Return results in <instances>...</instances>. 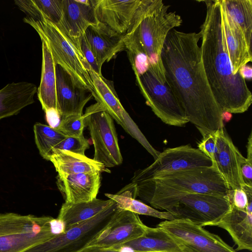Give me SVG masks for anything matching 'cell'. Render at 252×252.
I'll use <instances>...</instances> for the list:
<instances>
[{"label": "cell", "instance_id": "1", "mask_svg": "<svg viewBox=\"0 0 252 252\" xmlns=\"http://www.w3.org/2000/svg\"><path fill=\"white\" fill-rule=\"evenodd\" d=\"M200 32L175 29L167 34L161 53L165 80L189 121L202 136L223 127L222 112L214 97L203 68Z\"/></svg>", "mask_w": 252, "mask_h": 252}, {"label": "cell", "instance_id": "2", "mask_svg": "<svg viewBox=\"0 0 252 252\" xmlns=\"http://www.w3.org/2000/svg\"><path fill=\"white\" fill-rule=\"evenodd\" d=\"M201 1L206 6V14L199 32L200 49L209 85L222 112H245L252 103V94L240 73H233L225 44L221 0Z\"/></svg>", "mask_w": 252, "mask_h": 252}, {"label": "cell", "instance_id": "3", "mask_svg": "<svg viewBox=\"0 0 252 252\" xmlns=\"http://www.w3.org/2000/svg\"><path fill=\"white\" fill-rule=\"evenodd\" d=\"M169 7L162 0H142L124 38L126 50L145 55L147 70L162 83L166 80L161 50L169 32L183 22L175 12L168 11Z\"/></svg>", "mask_w": 252, "mask_h": 252}, {"label": "cell", "instance_id": "4", "mask_svg": "<svg viewBox=\"0 0 252 252\" xmlns=\"http://www.w3.org/2000/svg\"><path fill=\"white\" fill-rule=\"evenodd\" d=\"M134 184L137 196L151 207L164 210L176 219L187 220L202 227L210 226L230 208L227 195L175 192L151 180Z\"/></svg>", "mask_w": 252, "mask_h": 252}, {"label": "cell", "instance_id": "5", "mask_svg": "<svg viewBox=\"0 0 252 252\" xmlns=\"http://www.w3.org/2000/svg\"><path fill=\"white\" fill-rule=\"evenodd\" d=\"M64 231L63 223L50 216L0 213V252H23Z\"/></svg>", "mask_w": 252, "mask_h": 252}, {"label": "cell", "instance_id": "6", "mask_svg": "<svg viewBox=\"0 0 252 252\" xmlns=\"http://www.w3.org/2000/svg\"><path fill=\"white\" fill-rule=\"evenodd\" d=\"M25 23L31 26L41 40L47 44L56 64L66 70L78 82L94 93L92 78L88 71L90 67L82 53L53 24L43 19L34 20L26 16Z\"/></svg>", "mask_w": 252, "mask_h": 252}, {"label": "cell", "instance_id": "7", "mask_svg": "<svg viewBox=\"0 0 252 252\" xmlns=\"http://www.w3.org/2000/svg\"><path fill=\"white\" fill-rule=\"evenodd\" d=\"M83 116L94 146L93 159L107 168L121 164L123 157L112 118L97 102L87 107Z\"/></svg>", "mask_w": 252, "mask_h": 252}, {"label": "cell", "instance_id": "8", "mask_svg": "<svg viewBox=\"0 0 252 252\" xmlns=\"http://www.w3.org/2000/svg\"><path fill=\"white\" fill-rule=\"evenodd\" d=\"M119 209L114 201L94 217L23 252H79L108 225Z\"/></svg>", "mask_w": 252, "mask_h": 252}, {"label": "cell", "instance_id": "9", "mask_svg": "<svg viewBox=\"0 0 252 252\" xmlns=\"http://www.w3.org/2000/svg\"><path fill=\"white\" fill-rule=\"evenodd\" d=\"M175 192L227 196L230 189L213 165L170 173L152 179Z\"/></svg>", "mask_w": 252, "mask_h": 252}, {"label": "cell", "instance_id": "10", "mask_svg": "<svg viewBox=\"0 0 252 252\" xmlns=\"http://www.w3.org/2000/svg\"><path fill=\"white\" fill-rule=\"evenodd\" d=\"M136 83L146 103L163 123L183 126L188 123L187 116L166 81L160 82L149 70L135 74Z\"/></svg>", "mask_w": 252, "mask_h": 252}, {"label": "cell", "instance_id": "11", "mask_svg": "<svg viewBox=\"0 0 252 252\" xmlns=\"http://www.w3.org/2000/svg\"><path fill=\"white\" fill-rule=\"evenodd\" d=\"M157 226L169 234L182 252H236L218 235L187 220H165Z\"/></svg>", "mask_w": 252, "mask_h": 252}, {"label": "cell", "instance_id": "12", "mask_svg": "<svg viewBox=\"0 0 252 252\" xmlns=\"http://www.w3.org/2000/svg\"><path fill=\"white\" fill-rule=\"evenodd\" d=\"M212 165L210 158L189 144L168 148L160 153L151 165L135 171L131 183L154 179L182 170Z\"/></svg>", "mask_w": 252, "mask_h": 252}, {"label": "cell", "instance_id": "13", "mask_svg": "<svg viewBox=\"0 0 252 252\" xmlns=\"http://www.w3.org/2000/svg\"><path fill=\"white\" fill-rule=\"evenodd\" d=\"M88 71L94 87V98L124 130L136 139L149 153L154 148L122 106L113 82L94 71L90 67Z\"/></svg>", "mask_w": 252, "mask_h": 252}, {"label": "cell", "instance_id": "14", "mask_svg": "<svg viewBox=\"0 0 252 252\" xmlns=\"http://www.w3.org/2000/svg\"><path fill=\"white\" fill-rule=\"evenodd\" d=\"M148 227L138 214L119 209L108 225L88 246L119 247L142 236Z\"/></svg>", "mask_w": 252, "mask_h": 252}, {"label": "cell", "instance_id": "15", "mask_svg": "<svg viewBox=\"0 0 252 252\" xmlns=\"http://www.w3.org/2000/svg\"><path fill=\"white\" fill-rule=\"evenodd\" d=\"M63 17L57 28L79 51V42L90 26L99 23L93 0H62Z\"/></svg>", "mask_w": 252, "mask_h": 252}, {"label": "cell", "instance_id": "16", "mask_svg": "<svg viewBox=\"0 0 252 252\" xmlns=\"http://www.w3.org/2000/svg\"><path fill=\"white\" fill-rule=\"evenodd\" d=\"M246 193L248 204L245 209L236 208L230 204V209L219 220L211 223L225 230L237 245L236 251H252V187L242 185Z\"/></svg>", "mask_w": 252, "mask_h": 252}, {"label": "cell", "instance_id": "17", "mask_svg": "<svg viewBox=\"0 0 252 252\" xmlns=\"http://www.w3.org/2000/svg\"><path fill=\"white\" fill-rule=\"evenodd\" d=\"M57 110L61 118L83 115V110L93 93L78 82L63 67L56 64Z\"/></svg>", "mask_w": 252, "mask_h": 252}, {"label": "cell", "instance_id": "18", "mask_svg": "<svg viewBox=\"0 0 252 252\" xmlns=\"http://www.w3.org/2000/svg\"><path fill=\"white\" fill-rule=\"evenodd\" d=\"M217 150L212 160L230 189H241L240 163L242 155L234 145L224 127L217 130Z\"/></svg>", "mask_w": 252, "mask_h": 252}, {"label": "cell", "instance_id": "19", "mask_svg": "<svg viewBox=\"0 0 252 252\" xmlns=\"http://www.w3.org/2000/svg\"><path fill=\"white\" fill-rule=\"evenodd\" d=\"M98 22L114 31L125 34L142 0H93Z\"/></svg>", "mask_w": 252, "mask_h": 252}, {"label": "cell", "instance_id": "20", "mask_svg": "<svg viewBox=\"0 0 252 252\" xmlns=\"http://www.w3.org/2000/svg\"><path fill=\"white\" fill-rule=\"evenodd\" d=\"M84 35L100 69L105 62L126 50L125 34L119 33L99 22L89 26Z\"/></svg>", "mask_w": 252, "mask_h": 252}, {"label": "cell", "instance_id": "21", "mask_svg": "<svg viewBox=\"0 0 252 252\" xmlns=\"http://www.w3.org/2000/svg\"><path fill=\"white\" fill-rule=\"evenodd\" d=\"M57 185L65 202H88L96 198L101 173L91 172L57 177Z\"/></svg>", "mask_w": 252, "mask_h": 252}, {"label": "cell", "instance_id": "22", "mask_svg": "<svg viewBox=\"0 0 252 252\" xmlns=\"http://www.w3.org/2000/svg\"><path fill=\"white\" fill-rule=\"evenodd\" d=\"M225 44L232 67L233 73H239L240 69L252 61L251 47L248 46L241 29L230 17L221 0Z\"/></svg>", "mask_w": 252, "mask_h": 252}, {"label": "cell", "instance_id": "23", "mask_svg": "<svg viewBox=\"0 0 252 252\" xmlns=\"http://www.w3.org/2000/svg\"><path fill=\"white\" fill-rule=\"evenodd\" d=\"M37 88L28 82H12L0 90V120L16 115L34 103Z\"/></svg>", "mask_w": 252, "mask_h": 252}, {"label": "cell", "instance_id": "24", "mask_svg": "<svg viewBox=\"0 0 252 252\" xmlns=\"http://www.w3.org/2000/svg\"><path fill=\"white\" fill-rule=\"evenodd\" d=\"M47 160L53 164L59 176L91 172H110L103 164L85 155L60 149L53 150Z\"/></svg>", "mask_w": 252, "mask_h": 252}, {"label": "cell", "instance_id": "25", "mask_svg": "<svg viewBox=\"0 0 252 252\" xmlns=\"http://www.w3.org/2000/svg\"><path fill=\"white\" fill-rule=\"evenodd\" d=\"M113 202L110 199L97 198L74 203L65 202L61 208L57 219L63 223L65 231L94 217Z\"/></svg>", "mask_w": 252, "mask_h": 252}, {"label": "cell", "instance_id": "26", "mask_svg": "<svg viewBox=\"0 0 252 252\" xmlns=\"http://www.w3.org/2000/svg\"><path fill=\"white\" fill-rule=\"evenodd\" d=\"M119 247L133 252H182L173 239L162 228L148 227L141 236Z\"/></svg>", "mask_w": 252, "mask_h": 252}, {"label": "cell", "instance_id": "27", "mask_svg": "<svg viewBox=\"0 0 252 252\" xmlns=\"http://www.w3.org/2000/svg\"><path fill=\"white\" fill-rule=\"evenodd\" d=\"M42 41V67L37 94L44 111L57 109L56 64L47 43Z\"/></svg>", "mask_w": 252, "mask_h": 252}, {"label": "cell", "instance_id": "28", "mask_svg": "<svg viewBox=\"0 0 252 252\" xmlns=\"http://www.w3.org/2000/svg\"><path fill=\"white\" fill-rule=\"evenodd\" d=\"M105 195L109 199L114 201L120 209L168 220L176 219L173 215L168 212L158 211L137 200V188L135 184L131 183L116 194L105 193Z\"/></svg>", "mask_w": 252, "mask_h": 252}, {"label": "cell", "instance_id": "29", "mask_svg": "<svg viewBox=\"0 0 252 252\" xmlns=\"http://www.w3.org/2000/svg\"><path fill=\"white\" fill-rule=\"evenodd\" d=\"M15 3L27 16L34 20L44 19L59 28L63 17L62 0H18Z\"/></svg>", "mask_w": 252, "mask_h": 252}, {"label": "cell", "instance_id": "30", "mask_svg": "<svg viewBox=\"0 0 252 252\" xmlns=\"http://www.w3.org/2000/svg\"><path fill=\"white\" fill-rule=\"evenodd\" d=\"M227 13L242 31L249 46L252 38V0H222Z\"/></svg>", "mask_w": 252, "mask_h": 252}, {"label": "cell", "instance_id": "31", "mask_svg": "<svg viewBox=\"0 0 252 252\" xmlns=\"http://www.w3.org/2000/svg\"><path fill=\"white\" fill-rule=\"evenodd\" d=\"M33 131L39 154L46 160L52 150L66 137L56 128L40 123L34 125Z\"/></svg>", "mask_w": 252, "mask_h": 252}, {"label": "cell", "instance_id": "32", "mask_svg": "<svg viewBox=\"0 0 252 252\" xmlns=\"http://www.w3.org/2000/svg\"><path fill=\"white\" fill-rule=\"evenodd\" d=\"M85 127L83 115H70L61 118L56 128L66 136L80 137Z\"/></svg>", "mask_w": 252, "mask_h": 252}, {"label": "cell", "instance_id": "33", "mask_svg": "<svg viewBox=\"0 0 252 252\" xmlns=\"http://www.w3.org/2000/svg\"><path fill=\"white\" fill-rule=\"evenodd\" d=\"M89 147L88 141L83 135L80 137L66 136L54 149H60L85 155L86 150L89 149Z\"/></svg>", "mask_w": 252, "mask_h": 252}, {"label": "cell", "instance_id": "34", "mask_svg": "<svg viewBox=\"0 0 252 252\" xmlns=\"http://www.w3.org/2000/svg\"><path fill=\"white\" fill-rule=\"evenodd\" d=\"M197 148L212 161L217 150V130L203 136L201 141L198 143Z\"/></svg>", "mask_w": 252, "mask_h": 252}, {"label": "cell", "instance_id": "35", "mask_svg": "<svg viewBox=\"0 0 252 252\" xmlns=\"http://www.w3.org/2000/svg\"><path fill=\"white\" fill-rule=\"evenodd\" d=\"M80 50L91 68L95 73L102 75L93 53L89 47L83 35L79 42Z\"/></svg>", "mask_w": 252, "mask_h": 252}, {"label": "cell", "instance_id": "36", "mask_svg": "<svg viewBox=\"0 0 252 252\" xmlns=\"http://www.w3.org/2000/svg\"><path fill=\"white\" fill-rule=\"evenodd\" d=\"M231 205L240 209H245L248 204L246 193L242 189H230L227 195Z\"/></svg>", "mask_w": 252, "mask_h": 252}, {"label": "cell", "instance_id": "37", "mask_svg": "<svg viewBox=\"0 0 252 252\" xmlns=\"http://www.w3.org/2000/svg\"><path fill=\"white\" fill-rule=\"evenodd\" d=\"M240 168L244 184L252 187V162L242 156L240 160Z\"/></svg>", "mask_w": 252, "mask_h": 252}, {"label": "cell", "instance_id": "38", "mask_svg": "<svg viewBox=\"0 0 252 252\" xmlns=\"http://www.w3.org/2000/svg\"><path fill=\"white\" fill-rule=\"evenodd\" d=\"M79 252H133L124 247H106L97 245L88 246Z\"/></svg>", "mask_w": 252, "mask_h": 252}, {"label": "cell", "instance_id": "39", "mask_svg": "<svg viewBox=\"0 0 252 252\" xmlns=\"http://www.w3.org/2000/svg\"><path fill=\"white\" fill-rule=\"evenodd\" d=\"M49 126L56 128L60 124L61 117L57 109H49L44 111Z\"/></svg>", "mask_w": 252, "mask_h": 252}, {"label": "cell", "instance_id": "40", "mask_svg": "<svg viewBox=\"0 0 252 252\" xmlns=\"http://www.w3.org/2000/svg\"><path fill=\"white\" fill-rule=\"evenodd\" d=\"M239 72L245 80L251 79L252 77V68L247 64L243 66L240 69Z\"/></svg>", "mask_w": 252, "mask_h": 252}, {"label": "cell", "instance_id": "41", "mask_svg": "<svg viewBox=\"0 0 252 252\" xmlns=\"http://www.w3.org/2000/svg\"><path fill=\"white\" fill-rule=\"evenodd\" d=\"M247 156L246 158L249 161L252 162V135L251 132L248 138V142L247 146Z\"/></svg>", "mask_w": 252, "mask_h": 252}]
</instances>
